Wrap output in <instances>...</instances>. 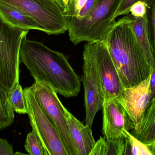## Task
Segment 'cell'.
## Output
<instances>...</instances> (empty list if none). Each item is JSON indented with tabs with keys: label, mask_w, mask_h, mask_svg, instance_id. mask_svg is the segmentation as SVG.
<instances>
[{
	"label": "cell",
	"mask_w": 155,
	"mask_h": 155,
	"mask_svg": "<svg viewBox=\"0 0 155 155\" xmlns=\"http://www.w3.org/2000/svg\"><path fill=\"white\" fill-rule=\"evenodd\" d=\"M122 0H97L89 13L81 20L66 17L71 42L76 45L84 42L104 40L116 22L114 15Z\"/></svg>",
	"instance_id": "obj_3"
},
{
	"label": "cell",
	"mask_w": 155,
	"mask_h": 155,
	"mask_svg": "<svg viewBox=\"0 0 155 155\" xmlns=\"http://www.w3.org/2000/svg\"><path fill=\"white\" fill-rule=\"evenodd\" d=\"M103 134L107 138L124 136L126 131L134 128V124L117 97L104 101Z\"/></svg>",
	"instance_id": "obj_11"
},
{
	"label": "cell",
	"mask_w": 155,
	"mask_h": 155,
	"mask_svg": "<svg viewBox=\"0 0 155 155\" xmlns=\"http://www.w3.org/2000/svg\"><path fill=\"white\" fill-rule=\"evenodd\" d=\"M39 105L56 128L68 155H77L68 130L64 108L57 93L50 85L35 82L30 86Z\"/></svg>",
	"instance_id": "obj_5"
},
{
	"label": "cell",
	"mask_w": 155,
	"mask_h": 155,
	"mask_svg": "<svg viewBox=\"0 0 155 155\" xmlns=\"http://www.w3.org/2000/svg\"><path fill=\"white\" fill-rule=\"evenodd\" d=\"M15 5L33 18L48 35L68 31L67 20L62 9L52 0H2Z\"/></svg>",
	"instance_id": "obj_6"
},
{
	"label": "cell",
	"mask_w": 155,
	"mask_h": 155,
	"mask_svg": "<svg viewBox=\"0 0 155 155\" xmlns=\"http://www.w3.org/2000/svg\"><path fill=\"white\" fill-rule=\"evenodd\" d=\"M150 75L145 80L131 87L124 88L117 97L126 111L136 131L151 101L149 90Z\"/></svg>",
	"instance_id": "obj_10"
},
{
	"label": "cell",
	"mask_w": 155,
	"mask_h": 155,
	"mask_svg": "<svg viewBox=\"0 0 155 155\" xmlns=\"http://www.w3.org/2000/svg\"><path fill=\"white\" fill-rule=\"evenodd\" d=\"M64 112L68 130L77 155H89L96 143L91 127L83 124L66 108Z\"/></svg>",
	"instance_id": "obj_12"
},
{
	"label": "cell",
	"mask_w": 155,
	"mask_h": 155,
	"mask_svg": "<svg viewBox=\"0 0 155 155\" xmlns=\"http://www.w3.org/2000/svg\"><path fill=\"white\" fill-rule=\"evenodd\" d=\"M52 1H53L54 2H56V3H57V2H56V1H55V0H52Z\"/></svg>",
	"instance_id": "obj_31"
},
{
	"label": "cell",
	"mask_w": 155,
	"mask_h": 155,
	"mask_svg": "<svg viewBox=\"0 0 155 155\" xmlns=\"http://www.w3.org/2000/svg\"><path fill=\"white\" fill-rule=\"evenodd\" d=\"M131 155L127 139L125 136L119 138L100 137L96 142L89 155Z\"/></svg>",
	"instance_id": "obj_14"
},
{
	"label": "cell",
	"mask_w": 155,
	"mask_h": 155,
	"mask_svg": "<svg viewBox=\"0 0 155 155\" xmlns=\"http://www.w3.org/2000/svg\"><path fill=\"white\" fill-rule=\"evenodd\" d=\"M99 76L104 101L117 97L124 89L104 40L87 42L84 45Z\"/></svg>",
	"instance_id": "obj_7"
},
{
	"label": "cell",
	"mask_w": 155,
	"mask_h": 155,
	"mask_svg": "<svg viewBox=\"0 0 155 155\" xmlns=\"http://www.w3.org/2000/svg\"><path fill=\"white\" fill-rule=\"evenodd\" d=\"M14 118V111L8 98V91L0 85V131L11 125Z\"/></svg>",
	"instance_id": "obj_17"
},
{
	"label": "cell",
	"mask_w": 155,
	"mask_h": 155,
	"mask_svg": "<svg viewBox=\"0 0 155 155\" xmlns=\"http://www.w3.org/2000/svg\"><path fill=\"white\" fill-rule=\"evenodd\" d=\"M147 4L143 0L136 2L130 7L129 12L133 16L137 18L144 17L146 15Z\"/></svg>",
	"instance_id": "obj_22"
},
{
	"label": "cell",
	"mask_w": 155,
	"mask_h": 155,
	"mask_svg": "<svg viewBox=\"0 0 155 155\" xmlns=\"http://www.w3.org/2000/svg\"><path fill=\"white\" fill-rule=\"evenodd\" d=\"M74 0H55L58 5L63 11L66 17L71 16Z\"/></svg>",
	"instance_id": "obj_24"
},
{
	"label": "cell",
	"mask_w": 155,
	"mask_h": 155,
	"mask_svg": "<svg viewBox=\"0 0 155 155\" xmlns=\"http://www.w3.org/2000/svg\"><path fill=\"white\" fill-rule=\"evenodd\" d=\"M131 133L146 144L155 142V96L150 101L138 129Z\"/></svg>",
	"instance_id": "obj_16"
},
{
	"label": "cell",
	"mask_w": 155,
	"mask_h": 155,
	"mask_svg": "<svg viewBox=\"0 0 155 155\" xmlns=\"http://www.w3.org/2000/svg\"><path fill=\"white\" fill-rule=\"evenodd\" d=\"M124 136L128 142L131 155H153L148 145L141 142L129 131H126Z\"/></svg>",
	"instance_id": "obj_21"
},
{
	"label": "cell",
	"mask_w": 155,
	"mask_h": 155,
	"mask_svg": "<svg viewBox=\"0 0 155 155\" xmlns=\"http://www.w3.org/2000/svg\"><path fill=\"white\" fill-rule=\"evenodd\" d=\"M147 145H148L149 149L152 152L153 155H155V142L152 143Z\"/></svg>",
	"instance_id": "obj_29"
},
{
	"label": "cell",
	"mask_w": 155,
	"mask_h": 155,
	"mask_svg": "<svg viewBox=\"0 0 155 155\" xmlns=\"http://www.w3.org/2000/svg\"><path fill=\"white\" fill-rule=\"evenodd\" d=\"M149 90H150L151 99L152 100L155 96V67L152 69L151 74H150Z\"/></svg>",
	"instance_id": "obj_28"
},
{
	"label": "cell",
	"mask_w": 155,
	"mask_h": 155,
	"mask_svg": "<svg viewBox=\"0 0 155 155\" xmlns=\"http://www.w3.org/2000/svg\"><path fill=\"white\" fill-rule=\"evenodd\" d=\"M87 0H74V1L73 9L71 16L77 17L80 11L82 9Z\"/></svg>",
	"instance_id": "obj_27"
},
{
	"label": "cell",
	"mask_w": 155,
	"mask_h": 155,
	"mask_svg": "<svg viewBox=\"0 0 155 155\" xmlns=\"http://www.w3.org/2000/svg\"><path fill=\"white\" fill-rule=\"evenodd\" d=\"M124 88L145 80L152 68L137 42L130 22V15L117 21L104 39Z\"/></svg>",
	"instance_id": "obj_2"
},
{
	"label": "cell",
	"mask_w": 155,
	"mask_h": 155,
	"mask_svg": "<svg viewBox=\"0 0 155 155\" xmlns=\"http://www.w3.org/2000/svg\"><path fill=\"white\" fill-rule=\"evenodd\" d=\"M130 22L137 42L152 69L155 67V61L148 37L146 17L137 18L130 15Z\"/></svg>",
	"instance_id": "obj_15"
},
{
	"label": "cell",
	"mask_w": 155,
	"mask_h": 155,
	"mask_svg": "<svg viewBox=\"0 0 155 155\" xmlns=\"http://www.w3.org/2000/svg\"><path fill=\"white\" fill-rule=\"evenodd\" d=\"M28 32L9 24L0 15V85L7 91L19 83L20 48Z\"/></svg>",
	"instance_id": "obj_4"
},
{
	"label": "cell",
	"mask_w": 155,
	"mask_h": 155,
	"mask_svg": "<svg viewBox=\"0 0 155 155\" xmlns=\"http://www.w3.org/2000/svg\"><path fill=\"white\" fill-rule=\"evenodd\" d=\"M8 95L14 112L20 114H27L24 91L19 83H16L10 91H8Z\"/></svg>",
	"instance_id": "obj_18"
},
{
	"label": "cell",
	"mask_w": 155,
	"mask_h": 155,
	"mask_svg": "<svg viewBox=\"0 0 155 155\" xmlns=\"http://www.w3.org/2000/svg\"><path fill=\"white\" fill-rule=\"evenodd\" d=\"M13 146L5 139L0 137V155H14Z\"/></svg>",
	"instance_id": "obj_25"
},
{
	"label": "cell",
	"mask_w": 155,
	"mask_h": 155,
	"mask_svg": "<svg viewBox=\"0 0 155 155\" xmlns=\"http://www.w3.org/2000/svg\"><path fill=\"white\" fill-rule=\"evenodd\" d=\"M147 4V26L148 37L155 61V0H143Z\"/></svg>",
	"instance_id": "obj_19"
},
{
	"label": "cell",
	"mask_w": 155,
	"mask_h": 155,
	"mask_svg": "<svg viewBox=\"0 0 155 155\" xmlns=\"http://www.w3.org/2000/svg\"><path fill=\"white\" fill-rule=\"evenodd\" d=\"M83 56V74L80 80L84 89L85 123L91 128L96 114L102 109L104 98L99 76L92 59L84 50Z\"/></svg>",
	"instance_id": "obj_9"
},
{
	"label": "cell",
	"mask_w": 155,
	"mask_h": 155,
	"mask_svg": "<svg viewBox=\"0 0 155 155\" xmlns=\"http://www.w3.org/2000/svg\"><path fill=\"white\" fill-rule=\"evenodd\" d=\"M96 1L97 0H87L77 17H74V16H72V17H74L78 20H82L83 18L85 17L89 13V12H90L91 9L94 5Z\"/></svg>",
	"instance_id": "obj_26"
},
{
	"label": "cell",
	"mask_w": 155,
	"mask_h": 155,
	"mask_svg": "<svg viewBox=\"0 0 155 155\" xmlns=\"http://www.w3.org/2000/svg\"><path fill=\"white\" fill-rule=\"evenodd\" d=\"M23 91L30 124L42 143L45 155H68L57 130L41 109L30 87Z\"/></svg>",
	"instance_id": "obj_8"
},
{
	"label": "cell",
	"mask_w": 155,
	"mask_h": 155,
	"mask_svg": "<svg viewBox=\"0 0 155 155\" xmlns=\"http://www.w3.org/2000/svg\"><path fill=\"white\" fill-rule=\"evenodd\" d=\"M20 60L35 82L48 83L57 93L69 98L80 92V77L62 53L26 36L20 48Z\"/></svg>",
	"instance_id": "obj_1"
},
{
	"label": "cell",
	"mask_w": 155,
	"mask_h": 155,
	"mask_svg": "<svg viewBox=\"0 0 155 155\" xmlns=\"http://www.w3.org/2000/svg\"><path fill=\"white\" fill-rule=\"evenodd\" d=\"M25 147L28 154L45 155V150L42 143L34 129L27 134Z\"/></svg>",
	"instance_id": "obj_20"
},
{
	"label": "cell",
	"mask_w": 155,
	"mask_h": 155,
	"mask_svg": "<svg viewBox=\"0 0 155 155\" xmlns=\"http://www.w3.org/2000/svg\"><path fill=\"white\" fill-rule=\"evenodd\" d=\"M0 15L5 22L14 27L43 32L42 28L30 15L15 5L2 0H0Z\"/></svg>",
	"instance_id": "obj_13"
},
{
	"label": "cell",
	"mask_w": 155,
	"mask_h": 155,
	"mask_svg": "<svg viewBox=\"0 0 155 155\" xmlns=\"http://www.w3.org/2000/svg\"><path fill=\"white\" fill-rule=\"evenodd\" d=\"M24 154V153H19V152H16V153H15V155H23Z\"/></svg>",
	"instance_id": "obj_30"
},
{
	"label": "cell",
	"mask_w": 155,
	"mask_h": 155,
	"mask_svg": "<svg viewBox=\"0 0 155 155\" xmlns=\"http://www.w3.org/2000/svg\"><path fill=\"white\" fill-rule=\"evenodd\" d=\"M141 0H122L119 4L114 15V19L115 20L116 18L121 15H125L128 14L129 13L131 6L136 2Z\"/></svg>",
	"instance_id": "obj_23"
}]
</instances>
